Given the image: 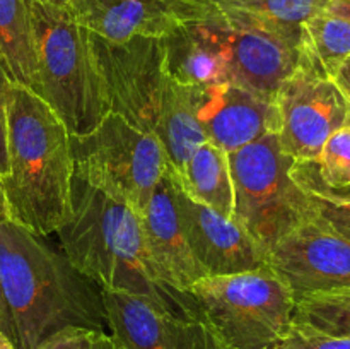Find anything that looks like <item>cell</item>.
<instances>
[{"label": "cell", "mask_w": 350, "mask_h": 349, "mask_svg": "<svg viewBox=\"0 0 350 349\" xmlns=\"http://www.w3.org/2000/svg\"><path fill=\"white\" fill-rule=\"evenodd\" d=\"M38 2L41 3H50V5H68L70 3V0H38Z\"/></svg>", "instance_id": "32"}, {"label": "cell", "mask_w": 350, "mask_h": 349, "mask_svg": "<svg viewBox=\"0 0 350 349\" xmlns=\"http://www.w3.org/2000/svg\"><path fill=\"white\" fill-rule=\"evenodd\" d=\"M303 48L328 75L350 57V21L323 10L303 24Z\"/></svg>", "instance_id": "20"}, {"label": "cell", "mask_w": 350, "mask_h": 349, "mask_svg": "<svg viewBox=\"0 0 350 349\" xmlns=\"http://www.w3.org/2000/svg\"><path fill=\"white\" fill-rule=\"evenodd\" d=\"M330 12L338 14V16L345 17V19L350 21V0H332L328 9Z\"/></svg>", "instance_id": "29"}, {"label": "cell", "mask_w": 350, "mask_h": 349, "mask_svg": "<svg viewBox=\"0 0 350 349\" xmlns=\"http://www.w3.org/2000/svg\"><path fill=\"white\" fill-rule=\"evenodd\" d=\"M144 242L150 259L173 287L190 293L205 272L188 248L171 190L170 166L147 204L139 212Z\"/></svg>", "instance_id": "17"}, {"label": "cell", "mask_w": 350, "mask_h": 349, "mask_svg": "<svg viewBox=\"0 0 350 349\" xmlns=\"http://www.w3.org/2000/svg\"><path fill=\"white\" fill-rule=\"evenodd\" d=\"M0 331L12 339V327H10V320H9V315H7L5 305H3L2 294H0Z\"/></svg>", "instance_id": "30"}, {"label": "cell", "mask_w": 350, "mask_h": 349, "mask_svg": "<svg viewBox=\"0 0 350 349\" xmlns=\"http://www.w3.org/2000/svg\"><path fill=\"white\" fill-rule=\"evenodd\" d=\"M198 120L205 140L228 154L279 132L275 99L232 82L205 89Z\"/></svg>", "instance_id": "15"}, {"label": "cell", "mask_w": 350, "mask_h": 349, "mask_svg": "<svg viewBox=\"0 0 350 349\" xmlns=\"http://www.w3.org/2000/svg\"><path fill=\"white\" fill-rule=\"evenodd\" d=\"M224 349H270L294 324L296 298L275 270L205 276L190 287Z\"/></svg>", "instance_id": "6"}, {"label": "cell", "mask_w": 350, "mask_h": 349, "mask_svg": "<svg viewBox=\"0 0 350 349\" xmlns=\"http://www.w3.org/2000/svg\"><path fill=\"white\" fill-rule=\"evenodd\" d=\"M280 147L294 161L318 159L325 142L350 127V103L334 79L304 51L275 94Z\"/></svg>", "instance_id": "9"}, {"label": "cell", "mask_w": 350, "mask_h": 349, "mask_svg": "<svg viewBox=\"0 0 350 349\" xmlns=\"http://www.w3.org/2000/svg\"><path fill=\"white\" fill-rule=\"evenodd\" d=\"M0 221H10V218H9V209H7L5 194H3L2 177H0Z\"/></svg>", "instance_id": "31"}, {"label": "cell", "mask_w": 350, "mask_h": 349, "mask_svg": "<svg viewBox=\"0 0 350 349\" xmlns=\"http://www.w3.org/2000/svg\"><path fill=\"white\" fill-rule=\"evenodd\" d=\"M36 44V92L70 135L94 129L109 112L108 86L96 57L92 34L68 5L29 0Z\"/></svg>", "instance_id": "5"}, {"label": "cell", "mask_w": 350, "mask_h": 349, "mask_svg": "<svg viewBox=\"0 0 350 349\" xmlns=\"http://www.w3.org/2000/svg\"><path fill=\"white\" fill-rule=\"evenodd\" d=\"M161 43L166 70L181 84L207 89L228 82V44L215 7L207 17L181 23Z\"/></svg>", "instance_id": "16"}, {"label": "cell", "mask_w": 350, "mask_h": 349, "mask_svg": "<svg viewBox=\"0 0 350 349\" xmlns=\"http://www.w3.org/2000/svg\"><path fill=\"white\" fill-rule=\"evenodd\" d=\"M38 349H120L106 331L85 327H67L50 335Z\"/></svg>", "instance_id": "24"}, {"label": "cell", "mask_w": 350, "mask_h": 349, "mask_svg": "<svg viewBox=\"0 0 350 349\" xmlns=\"http://www.w3.org/2000/svg\"><path fill=\"white\" fill-rule=\"evenodd\" d=\"M332 79L335 81V84L338 86V89L342 91V94L347 98L350 103V57L345 58L340 65H338L337 70L334 72Z\"/></svg>", "instance_id": "28"}, {"label": "cell", "mask_w": 350, "mask_h": 349, "mask_svg": "<svg viewBox=\"0 0 350 349\" xmlns=\"http://www.w3.org/2000/svg\"><path fill=\"white\" fill-rule=\"evenodd\" d=\"M173 173L188 197L232 218L234 188L226 151L205 140L195 147L180 171L173 168Z\"/></svg>", "instance_id": "18"}, {"label": "cell", "mask_w": 350, "mask_h": 349, "mask_svg": "<svg viewBox=\"0 0 350 349\" xmlns=\"http://www.w3.org/2000/svg\"><path fill=\"white\" fill-rule=\"evenodd\" d=\"M269 266L296 300L350 287V240L314 214L269 250Z\"/></svg>", "instance_id": "11"}, {"label": "cell", "mask_w": 350, "mask_h": 349, "mask_svg": "<svg viewBox=\"0 0 350 349\" xmlns=\"http://www.w3.org/2000/svg\"><path fill=\"white\" fill-rule=\"evenodd\" d=\"M57 236L68 262L101 291L135 294L164 311L204 320L191 293L171 286L152 262L139 214L77 177L72 214Z\"/></svg>", "instance_id": "1"}, {"label": "cell", "mask_w": 350, "mask_h": 349, "mask_svg": "<svg viewBox=\"0 0 350 349\" xmlns=\"http://www.w3.org/2000/svg\"><path fill=\"white\" fill-rule=\"evenodd\" d=\"M270 349H350V337L321 334L293 324L286 337Z\"/></svg>", "instance_id": "25"}, {"label": "cell", "mask_w": 350, "mask_h": 349, "mask_svg": "<svg viewBox=\"0 0 350 349\" xmlns=\"http://www.w3.org/2000/svg\"><path fill=\"white\" fill-rule=\"evenodd\" d=\"M74 177L139 214L166 174L170 161L159 140L109 112L82 135H70Z\"/></svg>", "instance_id": "7"}, {"label": "cell", "mask_w": 350, "mask_h": 349, "mask_svg": "<svg viewBox=\"0 0 350 349\" xmlns=\"http://www.w3.org/2000/svg\"><path fill=\"white\" fill-rule=\"evenodd\" d=\"M7 161L2 185L10 221L38 236L57 233L72 214L70 133L26 86L10 88Z\"/></svg>", "instance_id": "3"}, {"label": "cell", "mask_w": 350, "mask_h": 349, "mask_svg": "<svg viewBox=\"0 0 350 349\" xmlns=\"http://www.w3.org/2000/svg\"><path fill=\"white\" fill-rule=\"evenodd\" d=\"M170 178L188 248L205 276H231L269 267V250L232 218L188 197L171 164Z\"/></svg>", "instance_id": "12"}, {"label": "cell", "mask_w": 350, "mask_h": 349, "mask_svg": "<svg viewBox=\"0 0 350 349\" xmlns=\"http://www.w3.org/2000/svg\"><path fill=\"white\" fill-rule=\"evenodd\" d=\"M308 173L325 185H340L350 180V127L337 130L325 142L318 159L297 161Z\"/></svg>", "instance_id": "23"}, {"label": "cell", "mask_w": 350, "mask_h": 349, "mask_svg": "<svg viewBox=\"0 0 350 349\" xmlns=\"http://www.w3.org/2000/svg\"><path fill=\"white\" fill-rule=\"evenodd\" d=\"M92 43L108 86L111 112L156 137L171 166L180 171L195 147L205 142L198 120L205 89L171 77L161 38L108 43L92 34Z\"/></svg>", "instance_id": "4"}, {"label": "cell", "mask_w": 350, "mask_h": 349, "mask_svg": "<svg viewBox=\"0 0 350 349\" xmlns=\"http://www.w3.org/2000/svg\"><path fill=\"white\" fill-rule=\"evenodd\" d=\"M217 17L228 44V82L275 99L280 86L301 62L303 26L221 9Z\"/></svg>", "instance_id": "10"}, {"label": "cell", "mask_w": 350, "mask_h": 349, "mask_svg": "<svg viewBox=\"0 0 350 349\" xmlns=\"http://www.w3.org/2000/svg\"><path fill=\"white\" fill-rule=\"evenodd\" d=\"M294 324L321 334L350 337V287L296 300Z\"/></svg>", "instance_id": "21"}, {"label": "cell", "mask_w": 350, "mask_h": 349, "mask_svg": "<svg viewBox=\"0 0 350 349\" xmlns=\"http://www.w3.org/2000/svg\"><path fill=\"white\" fill-rule=\"evenodd\" d=\"M68 7L89 33L108 43L164 38L214 10L207 0H70Z\"/></svg>", "instance_id": "14"}, {"label": "cell", "mask_w": 350, "mask_h": 349, "mask_svg": "<svg viewBox=\"0 0 350 349\" xmlns=\"http://www.w3.org/2000/svg\"><path fill=\"white\" fill-rule=\"evenodd\" d=\"M0 64L12 84L33 86L36 44L29 0H0Z\"/></svg>", "instance_id": "19"}, {"label": "cell", "mask_w": 350, "mask_h": 349, "mask_svg": "<svg viewBox=\"0 0 350 349\" xmlns=\"http://www.w3.org/2000/svg\"><path fill=\"white\" fill-rule=\"evenodd\" d=\"M0 294L17 349H38L67 327L106 331L101 289L12 221H0Z\"/></svg>", "instance_id": "2"}, {"label": "cell", "mask_w": 350, "mask_h": 349, "mask_svg": "<svg viewBox=\"0 0 350 349\" xmlns=\"http://www.w3.org/2000/svg\"><path fill=\"white\" fill-rule=\"evenodd\" d=\"M221 10L246 14L273 23L303 26L328 9L332 0H207Z\"/></svg>", "instance_id": "22"}, {"label": "cell", "mask_w": 350, "mask_h": 349, "mask_svg": "<svg viewBox=\"0 0 350 349\" xmlns=\"http://www.w3.org/2000/svg\"><path fill=\"white\" fill-rule=\"evenodd\" d=\"M106 331L120 349H224L204 320L180 317L142 296L101 291Z\"/></svg>", "instance_id": "13"}, {"label": "cell", "mask_w": 350, "mask_h": 349, "mask_svg": "<svg viewBox=\"0 0 350 349\" xmlns=\"http://www.w3.org/2000/svg\"><path fill=\"white\" fill-rule=\"evenodd\" d=\"M313 202L314 214L327 222L330 228L350 240V202H332L323 198L310 197Z\"/></svg>", "instance_id": "26"}, {"label": "cell", "mask_w": 350, "mask_h": 349, "mask_svg": "<svg viewBox=\"0 0 350 349\" xmlns=\"http://www.w3.org/2000/svg\"><path fill=\"white\" fill-rule=\"evenodd\" d=\"M234 209L232 219L267 250L314 216L310 195L291 174L294 159L277 133L229 154Z\"/></svg>", "instance_id": "8"}, {"label": "cell", "mask_w": 350, "mask_h": 349, "mask_svg": "<svg viewBox=\"0 0 350 349\" xmlns=\"http://www.w3.org/2000/svg\"><path fill=\"white\" fill-rule=\"evenodd\" d=\"M12 81L0 64V177L7 173V105H9Z\"/></svg>", "instance_id": "27"}]
</instances>
